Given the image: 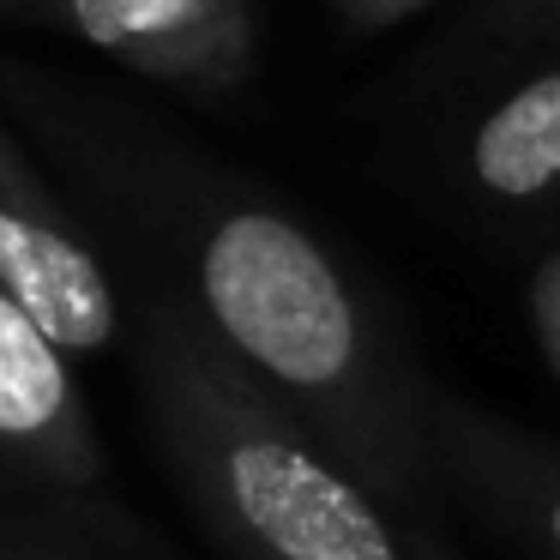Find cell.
<instances>
[{"mask_svg": "<svg viewBox=\"0 0 560 560\" xmlns=\"http://www.w3.org/2000/svg\"><path fill=\"white\" fill-rule=\"evenodd\" d=\"M206 338L404 524L428 434L398 355L343 266L278 206H223L194 242Z\"/></svg>", "mask_w": 560, "mask_h": 560, "instance_id": "obj_1", "label": "cell"}, {"mask_svg": "<svg viewBox=\"0 0 560 560\" xmlns=\"http://www.w3.org/2000/svg\"><path fill=\"white\" fill-rule=\"evenodd\" d=\"M145 398L175 482L235 560H416L410 524L290 422L182 307L151 314Z\"/></svg>", "mask_w": 560, "mask_h": 560, "instance_id": "obj_2", "label": "cell"}, {"mask_svg": "<svg viewBox=\"0 0 560 560\" xmlns=\"http://www.w3.org/2000/svg\"><path fill=\"white\" fill-rule=\"evenodd\" d=\"M0 290L67 355H103L121 338V302L103 259L67 223L49 187L25 170L7 133H0Z\"/></svg>", "mask_w": 560, "mask_h": 560, "instance_id": "obj_3", "label": "cell"}, {"mask_svg": "<svg viewBox=\"0 0 560 560\" xmlns=\"http://www.w3.org/2000/svg\"><path fill=\"white\" fill-rule=\"evenodd\" d=\"M55 31L182 91H230L254 67V0H49Z\"/></svg>", "mask_w": 560, "mask_h": 560, "instance_id": "obj_4", "label": "cell"}, {"mask_svg": "<svg viewBox=\"0 0 560 560\" xmlns=\"http://www.w3.org/2000/svg\"><path fill=\"white\" fill-rule=\"evenodd\" d=\"M0 452L43 482H103V440L73 380V355L7 290H0Z\"/></svg>", "mask_w": 560, "mask_h": 560, "instance_id": "obj_5", "label": "cell"}, {"mask_svg": "<svg viewBox=\"0 0 560 560\" xmlns=\"http://www.w3.org/2000/svg\"><path fill=\"white\" fill-rule=\"evenodd\" d=\"M470 182L494 199H542L560 187V67L482 109L470 127Z\"/></svg>", "mask_w": 560, "mask_h": 560, "instance_id": "obj_6", "label": "cell"}, {"mask_svg": "<svg viewBox=\"0 0 560 560\" xmlns=\"http://www.w3.org/2000/svg\"><path fill=\"white\" fill-rule=\"evenodd\" d=\"M476 464L506 476L512 506L530 512L536 536H542L548 555L560 560V464L542 458L536 446H506V452H494V440H488V434H482V446H476Z\"/></svg>", "mask_w": 560, "mask_h": 560, "instance_id": "obj_7", "label": "cell"}, {"mask_svg": "<svg viewBox=\"0 0 560 560\" xmlns=\"http://www.w3.org/2000/svg\"><path fill=\"white\" fill-rule=\"evenodd\" d=\"M530 302H536V331H542V350H548V362L560 368V254L542 266Z\"/></svg>", "mask_w": 560, "mask_h": 560, "instance_id": "obj_8", "label": "cell"}, {"mask_svg": "<svg viewBox=\"0 0 560 560\" xmlns=\"http://www.w3.org/2000/svg\"><path fill=\"white\" fill-rule=\"evenodd\" d=\"M422 7H434V0H331V13L350 19V25H362V31H380V25H398V19H416Z\"/></svg>", "mask_w": 560, "mask_h": 560, "instance_id": "obj_9", "label": "cell"}, {"mask_svg": "<svg viewBox=\"0 0 560 560\" xmlns=\"http://www.w3.org/2000/svg\"><path fill=\"white\" fill-rule=\"evenodd\" d=\"M410 548H416V560H464L458 548H446L428 524H410Z\"/></svg>", "mask_w": 560, "mask_h": 560, "instance_id": "obj_10", "label": "cell"}, {"mask_svg": "<svg viewBox=\"0 0 560 560\" xmlns=\"http://www.w3.org/2000/svg\"><path fill=\"white\" fill-rule=\"evenodd\" d=\"M25 7H49V0H0V13H25Z\"/></svg>", "mask_w": 560, "mask_h": 560, "instance_id": "obj_11", "label": "cell"}, {"mask_svg": "<svg viewBox=\"0 0 560 560\" xmlns=\"http://www.w3.org/2000/svg\"><path fill=\"white\" fill-rule=\"evenodd\" d=\"M7 560H49V555H37V548H13Z\"/></svg>", "mask_w": 560, "mask_h": 560, "instance_id": "obj_12", "label": "cell"}, {"mask_svg": "<svg viewBox=\"0 0 560 560\" xmlns=\"http://www.w3.org/2000/svg\"><path fill=\"white\" fill-rule=\"evenodd\" d=\"M548 7H555V13H560V0H548Z\"/></svg>", "mask_w": 560, "mask_h": 560, "instance_id": "obj_13", "label": "cell"}]
</instances>
